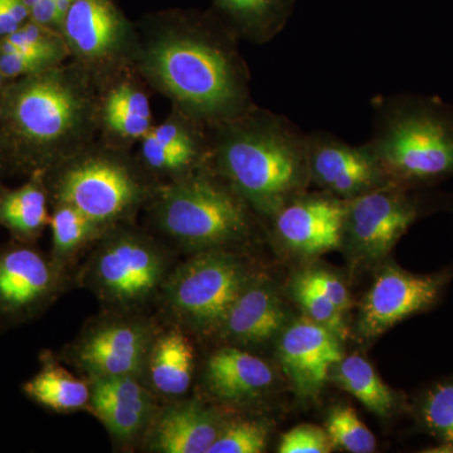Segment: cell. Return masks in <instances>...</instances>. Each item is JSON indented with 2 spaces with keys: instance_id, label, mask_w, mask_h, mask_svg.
Wrapping results in <instances>:
<instances>
[{
  "instance_id": "4",
  "label": "cell",
  "mask_w": 453,
  "mask_h": 453,
  "mask_svg": "<svg viewBox=\"0 0 453 453\" xmlns=\"http://www.w3.org/2000/svg\"><path fill=\"white\" fill-rule=\"evenodd\" d=\"M372 146L390 183L412 189L453 177V104L393 94L372 101Z\"/></svg>"
},
{
  "instance_id": "27",
  "label": "cell",
  "mask_w": 453,
  "mask_h": 453,
  "mask_svg": "<svg viewBox=\"0 0 453 453\" xmlns=\"http://www.w3.org/2000/svg\"><path fill=\"white\" fill-rule=\"evenodd\" d=\"M50 226L52 228V258L62 268L83 247L97 240L105 229L65 203H56Z\"/></svg>"
},
{
  "instance_id": "32",
  "label": "cell",
  "mask_w": 453,
  "mask_h": 453,
  "mask_svg": "<svg viewBox=\"0 0 453 453\" xmlns=\"http://www.w3.org/2000/svg\"><path fill=\"white\" fill-rule=\"evenodd\" d=\"M67 55L49 50H20L0 47V73L8 80L23 79L62 64Z\"/></svg>"
},
{
  "instance_id": "2",
  "label": "cell",
  "mask_w": 453,
  "mask_h": 453,
  "mask_svg": "<svg viewBox=\"0 0 453 453\" xmlns=\"http://www.w3.org/2000/svg\"><path fill=\"white\" fill-rule=\"evenodd\" d=\"M95 113L85 79L61 65L9 82L0 97V150L8 169L47 174L81 150Z\"/></svg>"
},
{
  "instance_id": "17",
  "label": "cell",
  "mask_w": 453,
  "mask_h": 453,
  "mask_svg": "<svg viewBox=\"0 0 453 453\" xmlns=\"http://www.w3.org/2000/svg\"><path fill=\"white\" fill-rule=\"evenodd\" d=\"M88 405L110 434L120 441L138 437L155 412L153 395L131 375L92 380Z\"/></svg>"
},
{
  "instance_id": "26",
  "label": "cell",
  "mask_w": 453,
  "mask_h": 453,
  "mask_svg": "<svg viewBox=\"0 0 453 453\" xmlns=\"http://www.w3.org/2000/svg\"><path fill=\"white\" fill-rule=\"evenodd\" d=\"M335 378L342 389L350 393L372 413L388 418L395 412V393L365 357L357 354L342 357L335 365Z\"/></svg>"
},
{
  "instance_id": "28",
  "label": "cell",
  "mask_w": 453,
  "mask_h": 453,
  "mask_svg": "<svg viewBox=\"0 0 453 453\" xmlns=\"http://www.w3.org/2000/svg\"><path fill=\"white\" fill-rule=\"evenodd\" d=\"M416 412L423 431L453 452V378L426 389L417 402Z\"/></svg>"
},
{
  "instance_id": "1",
  "label": "cell",
  "mask_w": 453,
  "mask_h": 453,
  "mask_svg": "<svg viewBox=\"0 0 453 453\" xmlns=\"http://www.w3.org/2000/svg\"><path fill=\"white\" fill-rule=\"evenodd\" d=\"M238 38L216 12L177 14L149 40L140 65L178 111L214 127L256 106Z\"/></svg>"
},
{
  "instance_id": "21",
  "label": "cell",
  "mask_w": 453,
  "mask_h": 453,
  "mask_svg": "<svg viewBox=\"0 0 453 453\" xmlns=\"http://www.w3.org/2000/svg\"><path fill=\"white\" fill-rule=\"evenodd\" d=\"M214 12L240 38L256 44L275 40L290 22L296 0H211Z\"/></svg>"
},
{
  "instance_id": "30",
  "label": "cell",
  "mask_w": 453,
  "mask_h": 453,
  "mask_svg": "<svg viewBox=\"0 0 453 453\" xmlns=\"http://www.w3.org/2000/svg\"><path fill=\"white\" fill-rule=\"evenodd\" d=\"M292 294L301 309L305 311L306 318L330 330L340 340L347 338L348 326L345 324L344 312L340 311L335 303L308 283L303 282L300 277H297L292 286Z\"/></svg>"
},
{
  "instance_id": "31",
  "label": "cell",
  "mask_w": 453,
  "mask_h": 453,
  "mask_svg": "<svg viewBox=\"0 0 453 453\" xmlns=\"http://www.w3.org/2000/svg\"><path fill=\"white\" fill-rule=\"evenodd\" d=\"M267 440L264 423L235 422L223 427L208 453H261L266 449Z\"/></svg>"
},
{
  "instance_id": "15",
  "label": "cell",
  "mask_w": 453,
  "mask_h": 453,
  "mask_svg": "<svg viewBox=\"0 0 453 453\" xmlns=\"http://www.w3.org/2000/svg\"><path fill=\"white\" fill-rule=\"evenodd\" d=\"M347 201L303 192L270 220L280 242L300 255H320L342 243Z\"/></svg>"
},
{
  "instance_id": "8",
  "label": "cell",
  "mask_w": 453,
  "mask_h": 453,
  "mask_svg": "<svg viewBox=\"0 0 453 453\" xmlns=\"http://www.w3.org/2000/svg\"><path fill=\"white\" fill-rule=\"evenodd\" d=\"M250 283L238 259L220 250L201 251L164 283L169 308L199 330L219 327L235 299Z\"/></svg>"
},
{
  "instance_id": "35",
  "label": "cell",
  "mask_w": 453,
  "mask_h": 453,
  "mask_svg": "<svg viewBox=\"0 0 453 453\" xmlns=\"http://www.w3.org/2000/svg\"><path fill=\"white\" fill-rule=\"evenodd\" d=\"M31 19L23 0H0V40Z\"/></svg>"
},
{
  "instance_id": "14",
  "label": "cell",
  "mask_w": 453,
  "mask_h": 453,
  "mask_svg": "<svg viewBox=\"0 0 453 453\" xmlns=\"http://www.w3.org/2000/svg\"><path fill=\"white\" fill-rule=\"evenodd\" d=\"M153 327L136 319H115L89 329L73 348L76 365L92 378L136 377L148 363Z\"/></svg>"
},
{
  "instance_id": "7",
  "label": "cell",
  "mask_w": 453,
  "mask_h": 453,
  "mask_svg": "<svg viewBox=\"0 0 453 453\" xmlns=\"http://www.w3.org/2000/svg\"><path fill=\"white\" fill-rule=\"evenodd\" d=\"M165 273L159 246L145 235L120 229L101 241L86 268V281L98 299L131 308L150 299Z\"/></svg>"
},
{
  "instance_id": "9",
  "label": "cell",
  "mask_w": 453,
  "mask_h": 453,
  "mask_svg": "<svg viewBox=\"0 0 453 453\" xmlns=\"http://www.w3.org/2000/svg\"><path fill=\"white\" fill-rule=\"evenodd\" d=\"M421 190L387 183L349 199L342 243L363 258L388 255L408 229L427 213L429 204Z\"/></svg>"
},
{
  "instance_id": "22",
  "label": "cell",
  "mask_w": 453,
  "mask_h": 453,
  "mask_svg": "<svg viewBox=\"0 0 453 453\" xmlns=\"http://www.w3.org/2000/svg\"><path fill=\"white\" fill-rule=\"evenodd\" d=\"M50 220L46 173L29 175L28 181L16 189H0V226L14 240L35 242Z\"/></svg>"
},
{
  "instance_id": "34",
  "label": "cell",
  "mask_w": 453,
  "mask_h": 453,
  "mask_svg": "<svg viewBox=\"0 0 453 453\" xmlns=\"http://www.w3.org/2000/svg\"><path fill=\"white\" fill-rule=\"evenodd\" d=\"M299 277L303 282L308 283L335 303L340 311L345 314L350 309V296H349L348 288L338 277L323 270L308 271V273H301Z\"/></svg>"
},
{
  "instance_id": "29",
  "label": "cell",
  "mask_w": 453,
  "mask_h": 453,
  "mask_svg": "<svg viewBox=\"0 0 453 453\" xmlns=\"http://www.w3.org/2000/svg\"><path fill=\"white\" fill-rule=\"evenodd\" d=\"M326 432L332 445L351 453H372L377 442L353 408L347 405L334 407L327 416Z\"/></svg>"
},
{
  "instance_id": "23",
  "label": "cell",
  "mask_w": 453,
  "mask_h": 453,
  "mask_svg": "<svg viewBox=\"0 0 453 453\" xmlns=\"http://www.w3.org/2000/svg\"><path fill=\"white\" fill-rule=\"evenodd\" d=\"M146 365L157 392L166 396L181 395L192 383L195 350L183 332L168 330L154 339Z\"/></svg>"
},
{
  "instance_id": "25",
  "label": "cell",
  "mask_w": 453,
  "mask_h": 453,
  "mask_svg": "<svg viewBox=\"0 0 453 453\" xmlns=\"http://www.w3.org/2000/svg\"><path fill=\"white\" fill-rule=\"evenodd\" d=\"M22 389L35 404L58 413L82 410L91 398V386L57 365L50 354L42 357L41 371Z\"/></svg>"
},
{
  "instance_id": "11",
  "label": "cell",
  "mask_w": 453,
  "mask_h": 453,
  "mask_svg": "<svg viewBox=\"0 0 453 453\" xmlns=\"http://www.w3.org/2000/svg\"><path fill=\"white\" fill-rule=\"evenodd\" d=\"M452 277L453 271L418 275L387 266L360 306V334L365 338H375L405 319L434 308Z\"/></svg>"
},
{
  "instance_id": "19",
  "label": "cell",
  "mask_w": 453,
  "mask_h": 453,
  "mask_svg": "<svg viewBox=\"0 0 453 453\" xmlns=\"http://www.w3.org/2000/svg\"><path fill=\"white\" fill-rule=\"evenodd\" d=\"M286 312L279 296L267 286L251 282L226 312L219 329L238 344H261L280 333Z\"/></svg>"
},
{
  "instance_id": "24",
  "label": "cell",
  "mask_w": 453,
  "mask_h": 453,
  "mask_svg": "<svg viewBox=\"0 0 453 453\" xmlns=\"http://www.w3.org/2000/svg\"><path fill=\"white\" fill-rule=\"evenodd\" d=\"M100 116L107 133L122 142L142 140L154 127L148 95L130 81L119 82L107 92Z\"/></svg>"
},
{
  "instance_id": "6",
  "label": "cell",
  "mask_w": 453,
  "mask_h": 453,
  "mask_svg": "<svg viewBox=\"0 0 453 453\" xmlns=\"http://www.w3.org/2000/svg\"><path fill=\"white\" fill-rule=\"evenodd\" d=\"M55 170L56 203L73 205L103 228L130 217L146 196L135 170L116 155L79 153Z\"/></svg>"
},
{
  "instance_id": "16",
  "label": "cell",
  "mask_w": 453,
  "mask_h": 453,
  "mask_svg": "<svg viewBox=\"0 0 453 453\" xmlns=\"http://www.w3.org/2000/svg\"><path fill=\"white\" fill-rule=\"evenodd\" d=\"M280 362L303 396H316L342 359V340L308 318L288 325L279 342Z\"/></svg>"
},
{
  "instance_id": "36",
  "label": "cell",
  "mask_w": 453,
  "mask_h": 453,
  "mask_svg": "<svg viewBox=\"0 0 453 453\" xmlns=\"http://www.w3.org/2000/svg\"><path fill=\"white\" fill-rule=\"evenodd\" d=\"M8 169L7 163H5L4 157H3L2 150H0V178H2L3 173ZM2 184H0V189H2Z\"/></svg>"
},
{
  "instance_id": "18",
  "label": "cell",
  "mask_w": 453,
  "mask_h": 453,
  "mask_svg": "<svg viewBox=\"0 0 453 453\" xmlns=\"http://www.w3.org/2000/svg\"><path fill=\"white\" fill-rule=\"evenodd\" d=\"M223 427L195 402L170 405L151 429V449L163 453H208Z\"/></svg>"
},
{
  "instance_id": "20",
  "label": "cell",
  "mask_w": 453,
  "mask_h": 453,
  "mask_svg": "<svg viewBox=\"0 0 453 453\" xmlns=\"http://www.w3.org/2000/svg\"><path fill=\"white\" fill-rule=\"evenodd\" d=\"M271 366L258 357L240 349L226 348L210 357L205 371L208 388L226 402L250 401L273 383Z\"/></svg>"
},
{
  "instance_id": "13",
  "label": "cell",
  "mask_w": 453,
  "mask_h": 453,
  "mask_svg": "<svg viewBox=\"0 0 453 453\" xmlns=\"http://www.w3.org/2000/svg\"><path fill=\"white\" fill-rule=\"evenodd\" d=\"M59 35L68 52L94 70L119 64L133 41L129 22L113 0H73Z\"/></svg>"
},
{
  "instance_id": "12",
  "label": "cell",
  "mask_w": 453,
  "mask_h": 453,
  "mask_svg": "<svg viewBox=\"0 0 453 453\" xmlns=\"http://www.w3.org/2000/svg\"><path fill=\"white\" fill-rule=\"evenodd\" d=\"M310 184L349 201L390 183L368 142L354 145L327 131L306 133Z\"/></svg>"
},
{
  "instance_id": "5",
  "label": "cell",
  "mask_w": 453,
  "mask_h": 453,
  "mask_svg": "<svg viewBox=\"0 0 453 453\" xmlns=\"http://www.w3.org/2000/svg\"><path fill=\"white\" fill-rule=\"evenodd\" d=\"M252 208L207 166L175 178L155 203L160 228L193 251L220 250L246 241Z\"/></svg>"
},
{
  "instance_id": "33",
  "label": "cell",
  "mask_w": 453,
  "mask_h": 453,
  "mask_svg": "<svg viewBox=\"0 0 453 453\" xmlns=\"http://www.w3.org/2000/svg\"><path fill=\"white\" fill-rule=\"evenodd\" d=\"M333 445L327 432L314 425H301L283 434L280 453H327Z\"/></svg>"
},
{
  "instance_id": "10",
  "label": "cell",
  "mask_w": 453,
  "mask_h": 453,
  "mask_svg": "<svg viewBox=\"0 0 453 453\" xmlns=\"http://www.w3.org/2000/svg\"><path fill=\"white\" fill-rule=\"evenodd\" d=\"M62 288V267L32 243L0 246V332L37 318Z\"/></svg>"
},
{
  "instance_id": "37",
  "label": "cell",
  "mask_w": 453,
  "mask_h": 453,
  "mask_svg": "<svg viewBox=\"0 0 453 453\" xmlns=\"http://www.w3.org/2000/svg\"><path fill=\"white\" fill-rule=\"evenodd\" d=\"M38 2H40V0H23V3H25L27 8H28L29 11H31V8L35 7V5L37 4Z\"/></svg>"
},
{
  "instance_id": "3",
  "label": "cell",
  "mask_w": 453,
  "mask_h": 453,
  "mask_svg": "<svg viewBox=\"0 0 453 453\" xmlns=\"http://www.w3.org/2000/svg\"><path fill=\"white\" fill-rule=\"evenodd\" d=\"M207 168L271 219L310 184L306 133L285 115L253 106L208 127Z\"/></svg>"
}]
</instances>
